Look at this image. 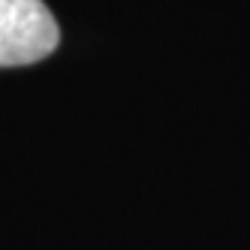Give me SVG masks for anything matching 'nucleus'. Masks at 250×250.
<instances>
[{"label": "nucleus", "mask_w": 250, "mask_h": 250, "mask_svg": "<svg viewBox=\"0 0 250 250\" xmlns=\"http://www.w3.org/2000/svg\"><path fill=\"white\" fill-rule=\"evenodd\" d=\"M61 27L42 0H0V66H27L55 55Z\"/></svg>", "instance_id": "nucleus-1"}]
</instances>
